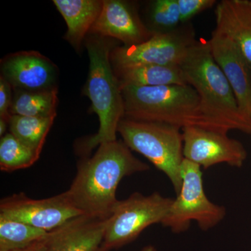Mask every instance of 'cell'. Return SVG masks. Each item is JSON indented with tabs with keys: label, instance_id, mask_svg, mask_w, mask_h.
<instances>
[{
	"label": "cell",
	"instance_id": "cell-1",
	"mask_svg": "<svg viewBox=\"0 0 251 251\" xmlns=\"http://www.w3.org/2000/svg\"><path fill=\"white\" fill-rule=\"evenodd\" d=\"M150 168L123 141L101 144L93 156L80 162L72 184L64 193L82 214L108 219L118 202L117 189L122 179Z\"/></svg>",
	"mask_w": 251,
	"mask_h": 251
},
{
	"label": "cell",
	"instance_id": "cell-2",
	"mask_svg": "<svg viewBox=\"0 0 251 251\" xmlns=\"http://www.w3.org/2000/svg\"><path fill=\"white\" fill-rule=\"evenodd\" d=\"M186 83L197 92L206 128L251 134V122L243 115L233 90L211 54L209 41H197L179 65Z\"/></svg>",
	"mask_w": 251,
	"mask_h": 251
},
{
	"label": "cell",
	"instance_id": "cell-3",
	"mask_svg": "<svg viewBox=\"0 0 251 251\" xmlns=\"http://www.w3.org/2000/svg\"><path fill=\"white\" fill-rule=\"evenodd\" d=\"M90 69L83 93L92 102V110L99 117L98 132L82 143L83 154L101 144L117 140V129L125 110L118 80L112 69L110 46L101 37L87 41Z\"/></svg>",
	"mask_w": 251,
	"mask_h": 251
},
{
	"label": "cell",
	"instance_id": "cell-4",
	"mask_svg": "<svg viewBox=\"0 0 251 251\" xmlns=\"http://www.w3.org/2000/svg\"><path fill=\"white\" fill-rule=\"evenodd\" d=\"M126 118L206 128L201 100L191 86L127 87L122 89Z\"/></svg>",
	"mask_w": 251,
	"mask_h": 251
},
{
	"label": "cell",
	"instance_id": "cell-5",
	"mask_svg": "<svg viewBox=\"0 0 251 251\" xmlns=\"http://www.w3.org/2000/svg\"><path fill=\"white\" fill-rule=\"evenodd\" d=\"M182 130L161 122L122 119L117 133L130 150L143 155L166 175L176 194L182 185L181 168L184 161Z\"/></svg>",
	"mask_w": 251,
	"mask_h": 251
},
{
	"label": "cell",
	"instance_id": "cell-6",
	"mask_svg": "<svg viewBox=\"0 0 251 251\" xmlns=\"http://www.w3.org/2000/svg\"><path fill=\"white\" fill-rule=\"evenodd\" d=\"M173 198L154 192L144 196L135 192L118 201L107 220L100 251L118 249L130 244L150 226L161 224L169 212Z\"/></svg>",
	"mask_w": 251,
	"mask_h": 251
},
{
	"label": "cell",
	"instance_id": "cell-7",
	"mask_svg": "<svg viewBox=\"0 0 251 251\" xmlns=\"http://www.w3.org/2000/svg\"><path fill=\"white\" fill-rule=\"evenodd\" d=\"M181 175V190L173 200L162 226L175 234L187 231L192 221L197 223L203 231L214 228L226 217V209L211 202L206 196L201 167L184 158Z\"/></svg>",
	"mask_w": 251,
	"mask_h": 251
},
{
	"label": "cell",
	"instance_id": "cell-8",
	"mask_svg": "<svg viewBox=\"0 0 251 251\" xmlns=\"http://www.w3.org/2000/svg\"><path fill=\"white\" fill-rule=\"evenodd\" d=\"M194 29L189 23L171 32L154 34L143 44L115 48L110 52L114 67L149 65L179 66L196 44Z\"/></svg>",
	"mask_w": 251,
	"mask_h": 251
},
{
	"label": "cell",
	"instance_id": "cell-9",
	"mask_svg": "<svg viewBox=\"0 0 251 251\" xmlns=\"http://www.w3.org/2000/svg\"><path fill=\"white\" fill-rule=\"evenodd\" d=\"M83 215L73 205L65 193L45 199H32L15 193L0 201V216L50 232L69 220Z\"/></svg>",
	"mask_w": 251,
	"mask_h": 251
},
{
	"label": "cell",
	"instance_id": "cell-10",
	"mask_svg": "<svg viewBox=\"0 0 251 251\" xmlns=\"http://www.w3.org/2000/svg\"><path fill=\"white\" fill-rule=\"evenodd\" d=\"M185 159L204 169L219 163L241 168L247 151L241 142L229 138L227 133L198 126L182 128Z\"/></svg>",
	"mask_w": 251,
	"mask_h": 251
},
{
	"label": "cell",
	"instance_id": "cell-11",
	"mask_svg": "<svg viewBox=\"0 0 251 251\" xmlns=\"http://www.w3.org/2000/svg\"><path fill=\"white\" fill-rule=\"evenodd\" d=\"M1 75L15 90H50L56 85L58 70L53 62L36 51H23L1 61Z\"/></svg>",
	"mask_w": 251,
	"mask_h": 251
},
{
	"label": "cell",
	"instance_id": "cell-12",
	"mask_svg": "<svg viewBox=\"0 0 251 251\" xmlns=\"http://www.w3.org/2000/svg\"><path fill=\"white\" fill-rule=\"evenodd\" d=\"M91 32L100 37L115 38L125 46L143 44L153 36L132 4L121 0H105Z\"/></svg>",
	"mask_w": 251,
	"mask_h": 251
},
{
	"label": "cell",
	"instance_id": "cell-13",
	"mask_svg": "<svg viewBox=\"0 0 251 251\" xmlns=\"http://www.w3.org/2000/svg\"><path fill=\"white\" fill-rule=\"evenodd\" d=\"M209 44L214 60L233 90L241 112L251 122V67L227 36L214 30Z\"/></svg>",
	"mask_w": 251,
	"mask_h": 251
},
{
	"label": "cell",
	"instance_id": "cell-14",
	"mask_svg": "<svg viewBox=\"0 0 251 251\" xmlns=\"http://www.w3.org/2000/svg\"><path fill=\"white\" fill-rule=\"evenodd\" d=\"M107 220L80 215L48 232L46 251H97L103 242Z\"/></svg>",
	"mask_w": 251,
	"mask_h": 251
},
{
	"label": "cell",
	"instance_id": "cell-15",
	"mask_svg": "<svg viewBox=\"0 0 251 251\" xmlns=\"http://www.w3.org/2000/svg\"><path fill=\"white\" fill-rule=\"evenodd\" d=\"M214 30L233 41L251 67V1L222 0L216 5Z\"/></svg>",
	"mask_w": 251,
	"mask_h": 251
},
{
	"label": "cell",
	"instance_id": "cell-16",
	"mask_svg": "<svg viewBox=\"0 0 251 251\" xmlns=\"http://www.w3.org/2000/svg\"><path fill=\"white\" fill-rule=\"evenodd\" d=\"M54 4L67 25L64 39L74 49H80L87 33L99 18L103 8L100 0H54Z\"/></svg>",
	"mask_w": 251,
	"mask_h": 251
},
{
	"label": "cell",
	"instance_id": "cell-17",
	"mask_svg": "<svg viewBox=\"0 0 251 251\" xmlns=\"http://www.w3.org/2000/svg\"><path fill=\"white\" fill-rule=\"evenodd\" d=\"M120 89L127 87L186 85L179 66H128L114 69Z\"/></svg>",
	"mask_w": 251,
	"mask_h": 251
},
{
	"label": "cell",
	"instance_id": "cell-18",
	"mask_svg": "<svg viewBox=\"0 0 251 251\" xmlns=\"http://www.w3.org/2000/svg\"><path fill=\"white\" fill-rule=\"evenodd\" d=\"M58 89L40 91L16 90L10 114L21 116L54 117L58 105Z\"/></svg>",
	"mask_w": 251,
	"mask_h": 251
},
{
	"label": "cell",
	"instance_id": "cell-19",
	"mask_svg": "<svg viewBox=\"0 0 251 251\" xmlns=\"http://www.w3.org/2000/svg\"><path fill=\"white\" fill-rule=\"evenodd\" d=\"M54 117L12 115L9 122V133L41 155Z\"/></svg>",
	"mask_w": 251,
	"mask_h": 251
},
{
	"label": "cell",
	"instance_id": "cell-20",
	"mask_svg": "<svg viewBox=\"0 0 251 251\" xmlns=\"http://www.w3.org/2000/svg\"><path fill=\"white\" fill-rule=\"evenodd\" d=\"M47 231L0 216V251H16L44 239Z\"/></svg>",
	"mask_w": 251,
	"mask_h": 251
},
{
	"label": "cell",
	"instance_id": "cell-21",
	"mask_svg": "<svg viewBox=\"0 0 251 251\" xmlns=\"http://www.w3.org/2000/svg\"><path fill=\"white\" fill-rule=\"evenodd\" d=\"M40 155L20 141L11 133H6L0 140V169L14 172L32 166Z\"/></svg>",
	"mask_w": 251,
	"mask_h": 251
},
{
	"label": "cell",
	"instance_id": "cell-22",
	"mask_svg": "<svg viewBox=\"0 0 251 251\" xmlns=\"http://www.w3.org/2000/svg\"><path fill=\"white\" fill-rule=\"evenodd\" d=\"M150 30L153 34H165L181 25L177 0H156L150 11Z\"/></svg>",
	"mask_w": 251,
	"mask_h": 251
},
{
	"label": "cell",
	"instance_id": "cell-23",
	"mask_svg": "<svg viewBox=\"0 0 251 251\" xmlns=\"http://www.w3.org/2000/svg\"><path fill=\"white\" fill-rule=\"evenodd\" d=\"M181 24L189 23L195 16L217 4L215 0H177Z\"/></svg>",
	"mask_w": 251,
	"mask_h": 251
},
{
	"label": "cell",
	"instance_id": "cell-24",
	"mask_svg": "<svg viewBox=\"0 0 251 251\" xmlns=\"http://www.w3.org/2000/svg\"><path fill=\"white\" fill-rule=\"evenodd\" d=\"M11 89L12 87L9 82L2 76H0V119L8 123L11 117L9 112L13 100Z\"/></svg>",
	"mask_w": 251,
	"mask_h": 251
},
{
	"label": "cell",
	"instance_id": "cell-25",
	"mask_svg": "<svg viewBox=\"0 0 251 251\" xmlns=\"http://www.w3.org/2000/svg\"><path fill=\"white\" fill-rule=\"evenodd\" d=\"M45 237L44 239H41V240L33 243L32 244L24 248V249H20V250L16 251H46L45 242H44Z\"/></svg>",
	"mask_w": 251,
	"mask_h": 251
},
{
	"label": "cell",
	"instance_id": "cell-26",
	"mask_svg": "<svg viewBox=\"0 0 251 251\" xmlns=\"http://www.w3.org/2000/svg\"><path fill=\"white\" fill-rule=\"evenodd\" d=\"M9 126V123L2 119H0V135L1 137L4 136L5 132H6V128Z\"/></svg>",
	"mask_w": 251,
	"mask_h": 251
},
{
	"label": "cell",
	"instance_id": "cell-27",
	"mask_svg": "<svg viewBox=\"0 0 251 251\" xmlns=\"http://www.w3.org/2000/svg\"><path fill=\"white\" fill-rule=\"evenodd\" d=\"M138 251H158L157 250L156 248L153 247L152 245H148L146 247H143V249H140Z\"/></svg>",
	"mask_w": 251,
	"mask_h": 251
},
{
	"label": "cell",
	"instance_id": "cell-28",
	"mask_svg": "<svg viewBox=\"0 0 251 251\" xmlns=\"http://www.w3.org/2000/svg\"><path fill=\"white\" fill-rule=\"evenodd\" d=\"M100 251L98 250V251Z\"/></svg>",
	"mask_w": 251,
	"mask_h": 251
}]
</instances>
